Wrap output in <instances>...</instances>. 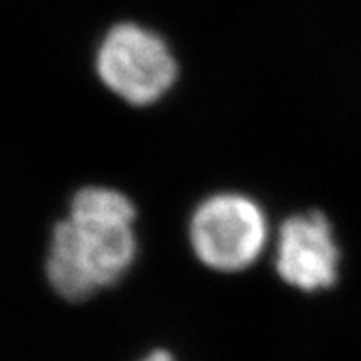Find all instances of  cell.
<instances>
[{"label":"cell","instance_id":"cell-1","mask_svg":"<svg viewBox=\"0 0 361 361\" xmlns=\"http://www.w3.org/2000/svg\"><path fill=\"white\" fill-rule=\"evenodd\" d=\"M135 214L133 201L113 188L85 186L72 195L47 257V279L59 297L81 302L128 273L137 255Z\"/></svg>","mask_w":361,"mask_h":361},{"label":"cell","instance_id":"cell-2","mask_svg":"<svg viewBox=\"0 0 361 361\" xmlns=\"http://www.w3.org/2000/svg\"><path fill=\"white\" fill-rule=\"evenodd\" d=\"M94 65L107 89L138 107L161 100L179 72L166 41L133 23H120L105 34Z\"/></svg>","mask_w":361,"mask_h":361},{"label":"cell","instance_id":"cell-3","mask_svg":"<svg viewBox=\"0 0 361 361\" xmlns=\"http://www.w3.org/2000/svg\"><path fill=\"white\" fill-rule=\"evenodd\" d=\"M267 240V219L260 204L243 194L224 192L194 210L190 243L204 266L236 273L257 262Z\"/></svg>","mask_w":361,"mask_h":361},{"label":"cell","instance_id":"cell-4","mask_svg":"<svg viewBox=\"0 0 361 361\" xmlns=\"http://www.w3.org/2000/svg\"><path fill=\"white\" fill-rule=\"evenodd\" d=\"M339 260L332 225L321 210L293 214L282 224L275 267L286 284L306 293L328 290L338 282Z\"/></svg>","mask_w":361,"mask_h":361},{"label":"cell","instance_id":"cell-5","mask_svg":"<svg viewBox=\"0 0 361 361\" xmlns=\"http://www.w3.org/2000/svg\"><path fill=\"white\" fill-rule=\"evenodd\" d=\"M142 361H173V357H171V354L168 350L157 348V350L149 352Z\"/></svg>","mask_w":361,"mask_h":361}]
</instances>
